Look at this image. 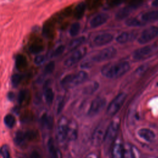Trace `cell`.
<instances>
[{"instance_id": "cell-7", "label": "cell", "mask_w": 158, "mask_h": 158, "mask_svg": "<svg viewBox=\"0 0 158 158\" xmlns=\"http://www.w3.org/2000/svg\"><path fill=\"white\" fill-rule=\"evenodd\" d=\"M157 36L158 27L154 26L149 27L143 31L138 38V42L139 44H146Z\"/></svg>"}, {"instance_id": "cell-11", "label": "cell", "mask_w": 158, "mask_h": 158, "mask_svg": "<svg viewBox=\"0 0 158 158\" xmlns=\"http://www.w3.org/2000/svg\"><path fill=\"white\" fill-rule=\"evenodd\" d=\"M106 103V101L102 98H96L94 99L89 106L88 114L90 116H93L98 114L101 110L104 109Z\"/></svg>"}, {"instance_id": "cell-26", "label": "cell", "mask_w": 158, "mask_h": 158, "mask_svg": "<svg viewBox=\"0 0 158 158\" xmlns=\"http://www.w3.org/2000/svg\"><path fill=\"white\" fill-rule=\"evenodd\" d=\"M123 158H136V152L134 148L131 146H124Z\"/></svg>"}, {"instance_id": "cell-31", "label": "cell", "mask_w": 158, "mask_h": 158, "mask_svg": "<svg viewBox=\"0 0 158 158\" xmlns=\"http://www.w3.org/2000/svg\"><path fill=\"white\" fill-rule=\"evenodd\" d=\"M43 51V46L41 44H32L29 48V51L32 53L36 55L40 54L42 51Z\"/></svg>"}, {"instance_id": "cell-24", "label": "cell", "mask_w": 158, "mask_h": 158, "mask_svg": "<svg viewBox=\"0 0 158 158\" xmlns=\"http://www.w3.org/2000/svg\"><path fill=\"white\" fill-rule=\"evenodd\" d=\"M44 97L46 102L48 105H51L54 100V93L52 89L50 87H46L44 91Z\"/></svg>"}, {"instance_id": "cell-42", "label": "cell", "mask_w": 158, "mask_h": 158, "mask_svg": "<svg viewBox=\"0 0 158 158\" xmlns=\"http://www.w3.org/2000/svg\"><path fill=\"white\" fill-rule=\"evenodd\" d=\"M152 5L154 7H158V0L157 1H154L152 2Z\"/></svg>"}, {"instance_id": "cell-36", "label": "cell", "mask_w": 158, "mask_h": 158, "mask_svg": "<svg viewBox=\"0 0 158 158\" xmlns=\"http://www.w3.org/2000/svg\"><path fill=\"white\" fill-rule=\"evenodd\" d=\"M27 96V91L26 90H21L19 91L17 96V102L19 104H21L23 101L25 99Z\"/></svg>"}, {"instance_id": "cell-19", "label": "cell", "mask_w": 158, "mask_h": 158, "mask_svg": "<svg viewBox=\"0 0 158 158\" xmlns=\"http://www.w3.org/2000/svg\"><path fill=\"white\" fill-rule=\"evenodd\" d=\"M136 4H130L128 6L124 7L120 9L115 14V19L118 20H123L127 17L129 14L131 12L133 9H134L135 7H136Z\"/></svg>"}, {"instance_id": "cell-27", "label": "cell", "mask_w": 158, "mask_h": 158, "mask_svg": "<svg viewBox=\"0 0 158 158\" xmlns=\"http://www.w3.org/2000/svg\"><path fill=\"white\" fill-rule=\"evenodd\" d=\"M27 65V60L25 57L22 55L19 54L15 58V67L20 70L24 68Z\"/></svg>"}, {"instance_id": "cell-33", "label": "cell", "mask_w": 158, "mask_h": 158, "mask_svg": "<svg viewBox=\"0 0 158 158\" xmlns=\"http://www.w3.org/2000/svg\"><path fill=\"white\" fill-rule=\"evenodd\" d=\"M0 154L1 155L2 158H11L9 152V148L7 145L4 144L1 147Z\"/></svg>"}, {"instance_id": "cell-39", "label": "cell", "mask_w": 158, "mask_h": 158, "mask_svg": "<svg viewBox=\"0 0 158 158\" xmlns=\"http://www.w3.org/2000/svg\"><path fill=\"white\" fill-rule=\"evenodd\" d=\"M30 158H41V156L38 151H33L30 154Z\"/></svg>"}, {"instance_id": "cell-16", "label": "cell", "mask_w": 158, "mask_h": 158, "mask_svg": "<svg viewBox=\"0 0 158 158\" xmlns=\"http://www.w3.org/2000/svg\"><path fill=\"white\" fill-rule=\"evenodd\" d=\"M112 158H123L124 157V146L120 141L115 142L111 149Z\"/></svg>"}, {"instance_id": "cell-35", "label": "cell", "mask_w": 158, "mask_h": 158, "mask_svg": "<svg viewBox=\"0 0 158 158\" xmlns=\"http://www.w3.org/2000/svg\"><path fill=\"white\" fill-rule=\"evenodd\" d=\"M65 50V46L64 45H59L52 52L51 54V57H57L59 56H60V54H62L63 53V52Z\"/></svg>"}, {"instance_id": "cell-22", "label": "cell", "mask_w": 158, "mask_h": 158, "mask_svg": "<svg viewBox=\"0 0 158 158\" xmlns=\"http://www.w3.org/2000/svg\"><path fill=\"white\" fill-rule=\"evenodd\" d=\"M40 123L41 126L44 128L51 129L53 126V118L51 115L45 113L41 117Z\"/></svg>"}, {"instance_id": "cell-9", "label": "cell", "mask_w": 158, "mask_h": 158, "mask_svg": "<svg viewBox=\"0 0 158 158\" xmlns=\"http://www.w3.org/2000/svg\"><path fill=\"white\" fill-rule=\"evenodd\" d=\"M120 127V122L118 119L112 120L110 123L108 125L107 128L104 141L107 144H110L113 142L116 137Z\"/></svg>"}, {"instance_id": "cell-6", "label": "cell", "mask_w": 158, "mask_h": 158, "mask_svg": "<svg viewBox=\"0 0 158 158\" xmlns=\"http://www.w3.org/2000/svg\"><path fill=\"white\" fill-rule=\"evenodd\" d=\"M117 53V49L112 46L104 48L96 53L92 57V60L95 62H103L113 58Z\"/></svg>"}, {"instance_id": "cell-32", "label": "cell", "mask_w": 158, "mask_h": 158, "mask_svg": "<svg viewBox=\"0 0 158 158\" xmlns=\"http://www.w3.org/2000/svg\"><path fill=\"white\" fill-rule=\"evenodd\" d=\"M23 79V75L19 73L14 74L11 77V83L14 87H17Z\"/></svg>"}, {"instance_id": "cell-17", "label": "cell", "mask_w": 158, "mask_h": 158, "mask_svg": "<svg viewBox=\"0 0 158 158\" xmlns=\"http://www.w3.org/2000/svg\"><path fill=\"white\" fill-rule=\"evenodd\" d=\"M78 135V127L75 121L72 120L69 121L67 130V139L70 141L75 140Z\"/></svg>"}, {"instance_id": "cell-21", "label": "cell", "mask_w": 158, "mask_h": 158, "mask_svg": "<svg viewBox=\"0 0 158 158\" xmlns=\"http://www.w3.org/2000/svg\"><path fill=\"white\" fill-rule=\"evenodd\" d=\"M48 149L51 158H58L59 157V150L54 143V139L51 138L48 141Z\"/></svg>"}, {"instance_id": "cell-41", "label": "cell", "mask_w": 158, "mask_h": 158, "mask_svg": "<svg viewBox=\"0 0 158 158\" xmlns=\"http://www.w3.org/2000/svg\"><path fill=\"white\" fill-rule=\"evenodd\" d=\"M86 158H98V157L94 154H90L88 156H87V157Z\"/></svg>"}, {"instance_id": "cell-30", "label": "cell", "mask_w": 158, "mask_h": 158, "mask_svg": "<svg viewBox=\"0 0 158 158\" xmlns=\"http://www.w3.org/2000/svg\"><path fill=\"white\" fill-rule=\"evenodd\" d=\"M81 25L79 22H74L73 23L69 29V34L71 36H77L80 30Z\"/></svg>"}, {"instance_id": "cell-12", "label": "cell", "mask_w": 158, "mask_h": 158, "mask_svg": "<svg viewBox=\"0 0 158 158\" xmlns=\"http://www.w3.org/2000/svg\"><path fill=\"white\" fill-rule=\"evenodd\" d=\"M109 19L108 14L106 13H99L93 16L90 21L89 25L91 28H96L106 23Z\"/></svg>"}, {"instance_id": "cell-25", "label": "cell", "mask_w": 158, "mask_h": 158, "mask_svg": "<svg viewBox=\"0 0 158 158\" xmlns=\"http://www.w3.org/2000/svg\"><path fill=\"white\" fill-rule=\"evenodd\" d=\"M85 40L86 39L85 36H80L73 40L70 41V43L69 44V49L73 50L77 49L81 44H83L85 42Z\"/></svg>"}, {"instance_id": "cell-29", "label": "cell", "mask_w": 158, "mask_h": 158, "mask_svg": "<svg viewBox=\"0 0 158 158\" xmlns=\"http://www.w3.org/2000/svg\"><path fill=\"white\" fill-rule=\"evenodd\" d=\"M4 124L9 128H12L15 124V118L11 114H7L4 118Z\"/></svg>"}, {"instance_id": "cell-23", "label": "cell", "mask_w": 158, "mask_h": 158, "mask_svg": "<svg viewBox=\"0 0 158 158\" xmlns=\"http://www.w3.org/2000/svg\"><path fill=\"white\" fill-rule=\"evenodd\" d=\"M86 10V4L85 2H81L78 3L74 10V16L76 19H80L83 17Z\"/></svg>"}, {"instance_id": "cell-10", "label": "cell", "mask_w": 158, "mask_h": 158, "mask_svg": "<svg viewBox=\"0 0 158 158\" xmlns=\"http://www.w3.org/2000/svg\"><path fill=\"white\" fill-rule=\"evenodd\" d=\"M157 47L156 45H148L144 46L136 50L133 55L135 60H143L150 57L156 50Z\"/></svg>"}, {"instance_id": "cell-20", "label": "cell", "mask_w": 158, "mask_h": 158, "mask_svg": "<svg viewBox=\"0 0 158 158\" xmlns=\"http://www.w3.org/2000/svg\"><path fill=\"white\" fill-rule=\"evenodd\" d=\"M14 143L18 146H24L27 141L25 131H23L21 130L17 131L15 133L14 136Z\"/></svg>"}, {"instance_id": "cell-34", "label": "cell", "mask_w": 158, "mask_h": 158, "mask_svg": "<svg viewBox=\"0 0 158 158\" xmlns=\"http://www.w3.org/2000/svg\"><path fill=\"white\" fill-rule=\"evenodd\" d=\"M55 68V62L54 61H50L48 63L44 69V74H49L52 73Z\"/></svg>"}, {"instance_id": "cell-38", "label": "cell", "mask_w": 158, "mask_h": 158, "mask_svg": "<svg viewBox=\"0 0 158 158\" xmlns=\"http://www.w3.org/2000/svg\"><path fill=\"white\" fill-rule=\"evenodd\" d=\"M64 99H62V98L60 99L59 101L58 102L57 106V114H59L62 111L63 107H64Z\"/></svg>"}, {"instance_id": "cell-1", "label": "cell", "mask_w": 158, "mask_h": 158, "mask_svg": "<svg viewBox=\"0 0 158 158\" xmlns=\"http://www.w3.org/2000/svg\"><path fill=\"white\" fill-rule=\"evenodd\" d=\"M130 68V63L122 61L109 64L104 66L101 70L103 76L110 79H115L123 75Z\"/></svg>"}, {"instance_id": "cell-5", "label": "cell", "mask_w": 158, "mask_h": 158, "mask_svg": "<svg viewBox=\"0 0 158 158\" xmlns=\"http://www.w3.org/2000/svg\"><path fill=\"white\" fill-rule=\"evenodd\" d=\"M107 127L108 125L106 123H101L96 128L91 136V142L94 146H99L104 141Z\"/></svg>"}, {"instance_id": "cell-3", "label": "cell", "mask_w": 158, "mask_h": 158, "mask_svg": "<svg viewBox=\"0 0 158 158\" xmlns=\"http://www.w3.org/2000/svg\"><path fill=\"white\" fill-rule=\"evenodd\" d=\"M127 98V94L120 93L110 102L107 108V114L109 116H113L118 112L121 107L123 106Z\"/></svg>"}, {"instance_id": "cell-2", "label": "cell", "mask_w": 158, "mask_h": 158, "mask_svg": "<svg viewBox=\"0 0 158 158\" xmlns=\"http://www.w3.org/2000/svg\"><path fill=\"white\" fill-rule=\"evenodd\" d=\"M88 78L86 72L81 70L75 73H71L65 75L61 80V86L65 89L74 88L83 83Z\"/></svg>"}, {"instance_id": "cell-15", "label": "cell", "mask_w": 158, "mask_h": 158, "mask_svg": "<svg viewBox=\"0 0 158 158\" xmlns=\"http://www.w3.org/2000/svg\"><path fill=\"white\" fill-rule=\"evenodd\" d=\"M139 19L144 24L154 22L158 20V10H153L146 12L141 14Z\"/></svg>"}, {"instance_id": "cell-18", "label": "cell", "mask_w": 158, "mask_h": 158, "mask_svg": "<svg viewBox=\"0 0 158 158\" xmlns=\"http://www.w3.org/2000/svg\"><path fill=\"white\" fill-rule=\"evenodd\" d=\"M138 135L140 138L147 142H151L156 138L155 133L151 130L144 128L138 131Z\"/></svg>"}, {"instance_id": "cell-13", "label": "cell", "mask_w": 158, "mask_h": 158, "mask_svg": "<svg viewBox=\"0 0 158 158\" xmlns=\"http://www.w3.org/2000/svg\"><path fill=\"white\" fill-rule=\"evenodd\" d=\"M113 39V35L111 33H104L99 34L94 36L93 42L95 46H100L110 43Z\"/></svg>"}, {"instance_id": "cell-8", "label": "cell", "mask_w": 158, "mask_h": 158, "mask_svg": "<svg viewBox=\"0 0 158 158\" xmlns=\"http://www.w3.org/2000/svg\"><path fill=\"white\" fill-rule=\"evenodd\" d=\"M86 53V48L81 47L77 49L69 57L64 61V65L67 67H70L78 63Z\"/></svg>"}, {"instance_id": "cell-40", "label": "cell", "mask_w": 158, "mask_h": 158, "mask_svg": "<svg viewBox=\"0 0 158 158\" xmlns=\"http://www.w3.org/2000/svg\"><path fill=\"white\" fill-rule=\"evenodd\" d=\"M7 98L10 101H13L14 99L15 98V94L13 92H9L7 94Z\"/></svg>"}, {"instance_id": "cell-4", "label": "cell", "mask_w": 158, "mask_h": 158, "mask_svg": "<svg viewBox=\"0 0 158 158\" xmlns=\"http://www.w3.org/2000/svg\"><path fill=\"white\" fill-rule=\"evenodd\" d=\"M69 120L67 117H61L58 120L56 127V138L58 142L62 143L67 139V130Z\"/></svg>"}, {"instance_id": "cell-37", "label": "cell", "mask_w": 158, "mask_h": 158, "mask_svg": "<svg viewBox=\"0 0 158 158\" xmlns=\"http://www.w3.org/2000/svg\"><path fill=\"white\" fill-rule=\"evenodd\" d=\"M44 60H45L44 56L42 54H38V55H36V56L35 57L34 63L36 65H40L42 64H43Z\"/></svg>"}, {"instance_id": "cell-28", "label": "cell", "mask_w": 158, "mask_h": 158, "mask_svg": "<svg viewBox=\"0 0 158 158\" xmlns=\"http://www.w3.org/2000/svg\"><path fill=\"white\" fill-rule=\"evenodd\" d=\"M125 24L128 27H141L144 25V24L141 21V20L139 18L133 17L130 18L127 20L125 22Z\"/></svg>"}, {"instance_id": "cell-14", "label": "cell", "mask_w": 158, "mask_h": 158, "mask_svg": "<svg viewBox=\"0 0 158 158\" xmlns=\"http://www.w3.org/2000/svg\"><path fill=\"white\" fill-rule=\"evenodd\" d=\"M137 36V33L135 31H124L118 35L116 38L118 43L124 44L133 41Z\"/></svg>"}]
</instances>
